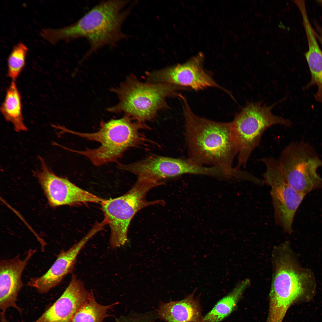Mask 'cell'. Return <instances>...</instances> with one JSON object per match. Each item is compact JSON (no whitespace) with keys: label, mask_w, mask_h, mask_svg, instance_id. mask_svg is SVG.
<instances>
[{"label":"cell","mask_w":322,"mask_h":322,"mask_svg":"<svg viewBox=\"0 0 322 322\" xmlns=\"http://www.w3.org/2000/svg\"><path fill=\"white\" fill-rule=\"evenodd\" d=\"M248 279L240 282L230 292L220 300L203 317L202 322H220L228 316L235 308L245 290L249 285Z\"/></svg>","instance_id":"d6986e66"},{"label":"cell","mask_w":322,"mask_h":322,"mask_svg":"<svg viewBox=\"0 0 322 322\" xmlns=\"http://www.w3.org/2000/svg\"><path fill=\"white\" fill-rule=\"evenodd\" d=\"M160 184L151 178L138 177L132 188L126 193L114 199H104L100 204L104 219L111 230L110 244L112 248L124 245L128 242L127 232L130 222L137 213L147 206L163 205L162 200L149 201L147 192Z\"/></svg>","instance_id":"5b68a950"},{"label":"cell","mask_w":322,"mask_h":322,"mask_svg":"<svg viewBox=\"0 0 322 322\" xmlns=\"http://www.w3.org/2000/svg\"><path fill=\"white\" fill-rule=\"evenodd\" d=\"M181 100L188 159L199 165L219 167L230 179H245L247 172L233 166L238 150L230 122L215 121L200 117L192 111L184 96Z\"/></svg>","instance_id":"6da1fadb"},{"label":"cell","mask_w":322,"mask_h":322,"mask_svg":"<svg viewBox=\"0 0 322 322\" xmlns=\"http://www.w3.org/2000/svg\"><path fill=\"white\" fill-rule=\"evenodd\" d=\"M316 2L322 7V0H317Z\"/></svg>","instance_id":"603a6c76"},{"label":"cell","mask_w":322,"mask_h":322,"mask_svg":"<svg viewBox=\"0 0 322 322\" xmlns=\"http://www.w3.org/2000/svg\"><path fill=\"white\" fill-rule=\"evenodd\" d=\"M122 170L137 176L151 177L163 181L164 179L185 174L205 175L206 168L190 160L153 156L127 165L119 164Z\"/></svg>","instance_id":"7c38bea8"},{"label":"cell","mask_w":322,"mask_h":322,"mask_svg":"<svg viewBox=\"0 0 322 322\" xmlns=\"http://www.w3.org/2000/svg\"><path fill=\"white\" fill-rule=\"evenodd\" d=\"M267 106L261 101L247 102L230 122L233 133L238 147V165L245 167L251 154L259 144L265 131L274 125L289 126L290 120L276 116L272 109L279 102Z\"/></svg>","instance_id":"52a82bcc"},{"label":"cell","mask_w":322,"mask_h":322,"mask_svg":"<svg viewBox=\"0 0 322 322\" xmlns=\"http://www.w3.org/2000/svg\"><path fill=\"white\" fill-rule=\"evenodd\" d=\"M142 322V321H135V322Z\"/></svg>","instance_id":"cb8c5ba5"},{"label":"cell","mask_w":322,"mask_h":322,"mask_svg":"<svg viewBox=\"0 0 322 322\" xmlns=\"http://www.w3.org/2000/svg\"><path fill=\"white\" fill-rule=\"evenodd\" d=\"M278 160L285 180L295 191L306 194L322 187V178L317 173L322 166V160L307 143H291Z\"/></svg>","instance_id":"ba28073f"},{"label":"cell","mask_w":322,"mask_h":322,"mask_svg":"<svg viewBox=\"0 0 322 322\" xmlns=\"http://www.w3.org/2000/svg\"><path fill=\"white\" fill-rule=\"evenodd\" d=\"M21 98L15 81L12 80L8 87L0 111L5 120L13 124L16 131H26L24 121Z\"/></svg>","instance_id":"ac0fdd59"},{"label":"cell","mask_w":322,"mask_h":322,"mask_svg":"<svg viewBox=\"0 0 322 322\" xmlns=\"http://www.w3.org/2000/svg\"><path fill=\"white\" fill-rule=\"evenodd\" d=\"M262 160L266 168L263 174L265 181L271 188L276 222L285 231L291 233L295 212L306 194L295 191L287 183L278 160L268 157Z\"/></svg>","instance_id":"9c48e42d"},{"label":"cell","mask_w":322,"mask_h":322,"mask_svg":"<svg viewBox=\"0 0 322 322\" xmlns=\"http://www.w3.org/2000/svg\"><path fill=\"white\" fill-rule=\"evenodd\" d=\"M193 292L182 300L160 304L159 317L168 322H202L200 305Z\"/></svg>","instance_id":"2e32d148"},{"label":"cell","mask_w":322,"mask_h":322,"mask_svg":"<svg viewBox=\"0 0 322 322\" xmlns=\"http://www.w3.org/2000/svg\"><path fill=\"white\" fill-rule=\"evenodd\" d=\"M97 232L96 230L93 229L69 249L61 251L48 270L40 276L31 278L27 285L44 294L59 284L64 277L72 271L79 252Z\"/></svg>","instance_id":"5bb4252c"},{"label":"cell","mask_w":322,"mask_h":322,"mask_svg":"<svg viewBox=\"0 0 322 322\" xmlns=\"http://www.w3.org/2000/svg\"><path fill=\"white\" fill-rule=\"evenodd\" d=\"M129 1L108 0L96 5L78 21L63 27L43 29L41 36L52 44L59 41L86 38L88 56L101 48L114 44L125 37L121 27L129 12L124 9Z\"/></svg>","instance_id":"7a4b0ae2"},{"label":"cell","mask_w":322,"mask_h":322,"mask_svg":"<svg viewBox=\"0 0 322 322\" xmlns=\"http://www.w3.org/2000/svg\"><path fill=\"white\" fill-rule=\"evenodd\" d=\"M183 89L168 83L143 82L131 74L113 90L119 102L109 110L123 112L136 121L145 123L154 118L159 111L169 108L167 98L179 97L178 91Z\"/></svg>","instance_id":"277c9868"},{"label":"cell","mask_w":322,"mask_h":322,"mask_svg":"<svg viewBox=\"0 0 322 322\" xmlns=\"http://www.w3.org/2000/svg\"><path fill=\"white\" fill-rule=\"evenodd\" d=\"M303 24L308 44V50L305 56L311 76L305 89L316 86L317 89L314 98L316 101L322 103V51L310 21L306 20Z\"/></svg>","instance_id":"e0dca14e"},{"label":"cell","mask_w":322,"mask_h":322,"mask_svg":"<svg viewBox=\"0 0 322 322\" xmlns=\"http://www.w3.org/2000/svg\"><path fill=\"white\" fill-rule=\"evenodd\" d=\"M91 293L85 288L83 282L72 275L60 297L33 322H71L77 310L89 299Z\"/></svg>","instance_id":"9a60e30c"},{"label":"cell","mask_w":322,"mask_h":322,"mask_svg":"<svg viewBox=\"0 0 322 322\" xmlns=\"http://www.w3.org/2000/svg\"><path fill=\"white\" fill-rule=\"evenodd\" d=\"M40 169L34 172L47 199L53 207L94 202L101 204L104 199L78 187L68 179L55 175L45 161L39 157Z\"/></svg>","instance_id":"8fae6325"},{"label":"cell","mask_w":322,"mask_h":322,"mask_svg":"<svg viewBox=\"0 0 322 322\" xmlns=\"http://www.w3.org/2000/svg\"><path fill=\"white\" fill-rule=\"evenodd\" d=\"M113 305L99 304L91 292L89 299L77 310L71 322H103L107 311Z\"/></svg>","instance_id":"ffe728a7"},{"label":"cell","mask_w":322,"mask_h":322,"mask_svg":"<svg viewBox=\"0 0 322 322\" xmlns=\"http://www.w3.org/2000/svg\"><path fill=\"white\" fill-rule=\"evenodd\" d=\"M287 247L274 254V273L270 293L269 309L266 322H282L291 305L303 294L308 276L299 270Z\"/></svg>","instance_id":"8992f818"},{"label":"cell","mask_w":322,"mask_h":322,"mask_svg":"<svg viewBox=\"0 0 322 322\" xmlns=\"http://www.w3.org/2000/svg\"><path fill=\"white\" fill-rule=\"evenodd\" d=\"M133 120L125 114L120 119L102 122L98 131L93 133L75 131L61 126L59 129L100 143L97 148H86L83 151L66 149L85 156L95 165L100 166L117 162L128 149L138 147L148 141L140 131L148 127L145 123L133 122Z\"/></svg>","instance_id":"3957f363"},{"label":"cell","mask_w":322,"mask_h":322,"mask_svg":"<svg viewBox=\"0 0 322 322\" xmlns=\"http://www.w3.org/2000/svg\"><path fill=\"white\" fill-rule=\"evenodd\" d=\"M5 315V313H1V322H10L6 319Z\"/></svg>","instance_id":"7402d4cb"},{"label":"cell","mask_w":322,"mask_h":322,"mask_svg":"<svg viewBox=\"0 0 322 322\" xmlns=\"http://www.w3.org/2000/svg\"><path fill=\"white\" fill-rule=\"evenodd\" d=\"M35 249H30L25 257L21 259L18 254L14 258L0 262V308L5 313L8 308L13 307L20 312L21 309L16 304L17 297L24 286L22 280L23 271L29 261L35 253Z\"/></svg>","instance_id":"4fadbf2b"},{"label":"cell","mask_w":322,"mask_h":322,"mask_svg":"<svg viewBox=\"0 0 322 322\" xmlns=\"http://www.w3.org/2000/svg\"><path fill=\"white\" fill-rule=\"evenodd\" d=\"M203 55L200 53L186 62L146 72V81L166 83L196 91L216 87L229 92L219 85L203 67Z\"/></svg>","instance_id":"30bf717a"},{"label":"cell","mask_w":322,"mask_h":322,"mask_svg":"<svg viewBox=\"0 0 322 322\" xmlns=\"http://www.w3.org/2000/svg\"><path fill=\"white\" fill-rule=\"evenodd\" d=\"M28 51L27 46L21 42L12 48L7 60V75L12 80H16L25 66Z\"/></svg>","instance_id":"44dd1931"}]
</instances>
